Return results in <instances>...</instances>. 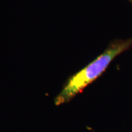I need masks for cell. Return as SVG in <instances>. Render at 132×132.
<instances>
[{
  "instance_id": "7a4b0ae2",
  "label": "cell",
  "mask_w": 132,
  "mask_h": 132,
  "mask_svg": "<svg viewBox=\"0 0 132 132\" xmlns=\"http://www.w3.org/2000/svg\"><path fill=\"white\" fill-rule=\"evenodd\" d=\"M128 1H129V2H131L132 3V0H128Z\"/></svg>"
},
{
  "instance_id": "6da1fadb",
  "label": "cell",
  "mask_w": 132,
  "mask_h": 132,
  "mask_svg": "<svg viewBox=\"0 0 132 132\" xmlns=\"http://www.w3.org/2000/svg\"><path fill=\"white\" fill-rule=\"evenodd\" d=\"M131 46L132 38L111 41L103 53L68 79L60 93L55 97L54 104L60 106L71 101L76 95L81 93L88 85L102 75L116 57Z\"/></svg>"
}]
</instances>
